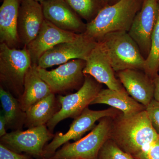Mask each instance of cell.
<instances>
[{
	"label": "cell",
	"instance_id": "6da1fadb",
	"mask_svg": "<svg viewBox=\"0 0 159 159\" xmlns=\"http://www.w3.org/2000/svg\"><path fill=\"white\" fill-rule=\"evenodd\" d=\"M159 138L145 110L130 116L122 113L113 118L110 139L133 156L148 148Z\"/></svg>",
	"mask_w": 159,
	"mask_h": 159
},
{
	"label": "cell",
	"instance_id": "7a4b0ae2",
	"mask_svg": "<svg viewBox=\"0 0 159 159\" xmlns=\"http://www.w3.org/2000/svg\"><path fill=\"white\" fill-rule=\"evenodd\" d=\"M142 3V0H120L104 6L92 21L87 23L84 33L98 42L109 33L128 32Z\"/></svg>",
	"mask_w": 159,
	"mask_h": 159
},
{
	"label": "cell",
	"instance_id": "3957f363",
	"mask_svg": "<svg viewBox=\"0 0 159 159\" xmlns=\"http://www.w3.org/2000/svg\"><path fill=\"white\" fill-rule=\"evenodd\" d=\"M32 61L25 47L11 48L0 43L1 86L19 99L24 90L25 78Z\"/></svg>",
	"mask_w": 159,
	"mask_h": 159
},
{
	"label": "cell",
	"instance_id": "277c9868",
	"mask_svg": "<svg viewBox=\"0 0 159 159\" xmlns=\"http://www.w3.org/2000/svg\"><path fill=\"white\" fill-rule=\"evenodd\" d=\"M98 42L103 46L115 72L128 69L144 71L145 58L128 32L109 33Z\"/></svg>",
	"mask_w": 159,
	"mask_h": 159
},
{
	"label": "cell",
	"instance_id": "5b68a950",
	"mask_svg": "<svg viewBox=\"0 0 159 159\" xmlns=\"http://www.w3.org/2000/svg\"><path fill=\"white\" fill-rule=\"evenodd\" d=\"M113 118L106 117L85 137L73 142H67L48 159H97L99 151L110 139Z\"/></svg>",
	"mask_w": 159,
	"mask_h": 159
},
{
	"label": "cell",
	"instance_id": "8992f818",
	"mask_svg": "<svg viewBox=\"0 0 159 159\" xmlns=\"http://www.w3.org/2000/svg\"><path fill=\"white\" fill-rule=\"evenodd\" d=\"M102 88V84L90 75L85 74L84 82L76 93L65 96H57L60 109L47 123L49 130L53 132L56 125L62 120L79 116L90 105Z\"/></svg>",
	"mask_w": 159,
	"mask_h": 159
},
{
	"label": "cell",
	"instance_id": "52a82bcc",
	"mask_svg": "<svg viewBox=\"0 0 159 159\" xmlns=\"http://www.w3.org/2000/svg\"><path fill=\"white\" fill-rule=\"evenodd\" d=\"M122 113L112 107L100 111H93L89 107H86L79 116L74 119L66 133H57L54 135L52 141L44 148L43 158H49L61 146L70 140L76 142L81 139L87 132L92 130L96 126V122L102 118H114Z\"/></svg>",
	"mask_w": 159,
	"mask_h": 159
},
{
	"label": "cell",
	"instance_id": "ba28073f",
	"mask_svg": "<svg viewBox=\"0 0 159 159\" xmlns=\"http://www.w3.org/2000/svg\"><path fill=\"white\" fill-rule=\"evenodd\" d=\"M85 65L86 61L74 59L51 70L38 66L37 70L40 77L49 85L52 93L62 94L82 86L85 79L83 70Z\"/></svg>",
	"mask_w": 159,
	"mask_h": 159
},
{
	"label": "cell",
	"instance_id": "9c48e42d",
	"mask_svg": "<svg viewBox=\"0 0 159 159\" xmlns=\"http://www.w3.org/2000/svg\"><path fill=\"white\" fill-rule=\"evenodd\" d=\"M54 136L47 125H43L8 133L1 137V144L16 153L25 152L43 158L46 143Z\"/></svg>",
	"mask_w": 159,
	"mask_h": 159
},
{
	"label": "cell",
	"instance_id": "30bf717a",
	"mask_svg": "<svg viewBox=\"0 0 159 159\" xmlns=\"http://www.w3.org/2000/svg\"><path fill=\"white\" fill-rule=\"evenodd\" d=\"M97 43L85 33H80L74 40L58 44L47 51L39 58L38 67L46 69L72 60L86 61Z\"/></svg>",
	"mask_w": 159,
	"mask_h": 159
},
{
	"label": "cell",
	"instance_id": "8fae6325",
	"mask_svg": "<svg viewBox=\"0 0 159 159\" xmlns=\"http://www.w3.org/2000/svg\"><path fill=\"white\" fill-rule=\"evenodd\" d=\"M159 14V0H142L141 9L128 33L138 45L145 59L151 48V38Z\"/></svg>",
	"mask_w": 159,
	"mask_h": 159
},
{
	"label": "cell",
	"instance_id": "7c38bea8",
	"mask_svg": "<svg viewBox=\"0 0 159 159\" xmlns=\"http://www.w3.org/2000/svg\"><path fill=\"white\" fill-rule=\"evenodd\" d=\"M83 73L90 75L108 89L127 93L120 80L116 77L115 71L101 43L97 42L86 60Z\"/></svg>",
	"mask_w": 159,
	"mask_h": 159
},
{
	"label": "cell",
	"instance_id": "4fadbf2b",
	"mask_svg": "<svg viewBox=\"0 0 159 159\" xmlns=\"http://www.w3.org/2000/svg\"><path fill=\"white\" fill-rule=\"evenodd\" d=\"M45 19L64 31L84 33L86 24L65 0H46L41 3Z\"/></svg>",
	"mask_w": 159,
	"mask_h": 159
},
{
	"label": "cell",
	"instance_id": "5bb4252c",
	"mask_svg": "<svg viewBox=\"0 0 159 159\" xmlns=\"http://www.w3.org/2000/svg\"><path fill=\"white\" fill-rule=\"evenodd\" d=\"M79 34L60 29L45 19L36 37L25 47L31 57L32 65H37L43 54L54 46L74 40Z\"/></svg>",
	"mask_w": 159,
	"mask_h": 159
},
{
	"label": "cell",
	"instance_id": "9a60e30c",
	"mask_svg": "<svg viewBox=\"0 0 159 159\" xmlns=\"http://www.w3.org/2000/svg\"><path fill=\"white\" fill-rule=\"evenodd\" d=\"M45 20L42 6L35 0H21L18 19L19 39L23 47L31 42Z\"/></svg>",
	"mask_w": 159,
	"mask_h": 159
},
{
	"label": "cell",
	"instance_id": "2e32d148",
	"mask_svg": "<svg viewBox=\"0 0 159 159\" xmlns=\"http://www.w3.org/2000/svg\"><path fill=\"white\" fill-rule=\"evenodd\" d=\"M117 76L129 95L145 107L154 99L153 80L144 71L128 69L117 72Z\"/></svg>",
	"mask_w": 159,
	"mask_h": 159
},
{
	"label": "cell",
	"instance_id": "e0dca14e",
	"mask_svg": "<svg viewBox=\"0 0 159 159\" xmlns=\"http://www.w3.org/2000/svg\"><path fill=\"white\" fill-rule=\"evenodd\" d=\"M21 0H3L0 7V43L11 48L22 45L17 31L18 19Z\"/></svg>",
	"mask_w": 159,
	"mask_h": 159
},
{
	"label": "cell",
	"instance_id": "ac0fdd59",
	"mask_svg": "<svg viewBox=\"0 0 159 159\" xmlns=\"http://www.w3.org/2000/svg\"><path fill=\"white\" fill-rule=\"evenodd\" d=\"M52 93L50 87L40 77L37 65H32L25 78L24 92L18 99L22 109L26 112Z\"/></svg>",
	"mask_w": 159,
	"mask_h": 159
},
{
	"label": "cell",
	"instance_id": "d6986e66",
	"mask_svg": "<svg viewBox=\"0 0 159 159\" xmlns=\"http://www.w3.org/2000/svg\"><path fill=\"white\" fill-rule=\"evenodd\" d=\"M104 104L121 111L125 116H130L146 109V107L129 96L109 89H102L90 105Z\"/></svg>",
	"mask_w": 159,
	"mask_h": 159
},
{
	"label": "cell",
	"instance_id": "ffe728a7",
	"mask_svg": "<svg viewBox=\"0 0 159 159\" xmlns=\"http://www.w3.org/2000/svg\"><path fill=\"white\" fill-rule=\"evenodd\" d=\"M61 106L55 94L52 93L31 106L26 111L25 125L28 128L41 125H47V123L59 111Z\"/></svg>",
	"mask_w": 159,
	"mask_h": 159
},
{
	"label": "cell",
	"instance_id": "44dd1931",
	"mask_svg": "<svg viewBox=\"0 0 159 159\" xmlns=\"http://www.w3.org/2000/svg\"><path fill=\"white\" fill-rule=\"evenodd\" d=\"M0 100L6 127L13 131L21 130L25 122L26 112L22 109L18 99L1 86Z\"/></svg>",
	"mask_w": 159,
	"mask_h": 159
},
{
	"label": "cell",
	"instance_id": "7402d4cb",
	"mask_svg": "<svg viewBox=\"0 0 159 159\" xmlns=\"http://www.w3.org/2000/svg\"><path fill=\"white\" fill-rule=\"evenodd\" d=\"M76 13L90 22L104 7L102 0H65Z\"/></svg>",
	"mask_w": 159,
	"mask_h": 159
},
{
	"label": "cell",
	"instance_id": "603a6c76",
	"mask_svg": "<svg viewBox=\"0 0 159 159\" xmlns=\"http://www.w3.org/2000/svg\"><path fill=\"white\" fill-rule=\"evenodd\" d=\"M159 68V14L151 38V48L145 59L144 72L153 80L158 75Z\"/></svg>",
	"mask_w": 159,
	"mask_h": 159
},
{
	"label": "cell",
	"instance_id": "cb8c5ba5",
	"mask_svg": "<svg viewBox=\"0 0 159 159\" xmlns=\"http://www.w3.org/2000/svg\"><path fill=\"white\" fill-rule=\"evenodd\" d=\"M97 159H135L121 149L111 139H108L99 151Z\"/></svg>",
	"mask_w": 159,
	"mask_h": 159
},
{
	"label": "cell",
	"instance_id": "d4e9b609",
	"mask_svg": "<svg viewBox=\"0 0 159 159\" xmlns=\"http://www.w3.org/2000/svg\"><path fill=\"white\" fill-rule=\"evenodd\" d=\"M152 127L159 135V102L152 99L145 109Z\"/></svg>",
	"mask_w": 159,
	"mask_h": 159
},
{
	"label": "cell",
	"instance_id": "484cf974",
	"mask_svg": "<svg viewBox=\"0 0 159 159\" xmlns=\"http://www.w3.org/2000/svg\"><path fill=\"white\" fill-rule=\"evenodd\" d=\"M133 157L135 159H159V138L148 148Z\"/></svg>",
	"mask_w": 159,
	"mask_h": 159
},
{
	"label": "cell",
	"instance_id": "4316f807",
	"mask_svg": "<svg viewBox=\"0 0 159 159\" xmlns=\"http://www.w3.org/2000/svg\"><path fill=\"white\" fill-rule=\"evenodd\" d=\"M25 155L16 153L0 144V159H29Z\"/></svg>",
	"mask_w": 159,
	"mask_h": 159
},
{
	"label": "cell",
	"instance_id": "83f0119b",
	"mask_svg": "<svg viewBox=\"0 0 159 159\" xmlns=\"http://www.w3.org/2000/svg\"><path fill=\"white\" fill-rule=\"evenodd\" d=\"M7 125L6 118L3 114L2 111L1 112V116H0V137H3L7 133H6V128Z\"/></svg>",
	"mask_w": 159,
	"mask_h": 159
},
{
	"label": "cell",
	"instance_id": "f1b7e54d",
	"mask_svg": "<svg viewBox=\"0 0 159 159\" xmlns=\"http://www.w3.org/2000/svg\"><path fill=\"white\" fill-rule=\"evenodd\" d=\"M154 85V99L159 102V75L153 79Z\"/></svg>",
	"mask_w": 159,
	"mask_h": 159
},
{
	"label": "cell",
	"instance_id": "f546056e",
	"mask_svg": "<svg viewBox=\"0 0 159 159\" xmlns=\"http://www.w3.org/2000/svg\"><path fill=\"white\" fill-rule=\"evenodd\" d=\"M104 6H111L115 3L118 2L120 0H102Z\"/></svg>",
	"mask_w": 159,
	"mask_h": 159
},
{
	"label": "cell",
	"instance_id": "4dcf8cb0",
	"mask_svg": "<svg viewBox=\"0 0 159 159\" xmlns=\"http://www.w3.org/2000/svg\"><path fill=\"white\" fill-rule=\"evenodd\" d=\"M35 1L40 3H42L43 2H44V1H45L46 0H35Z\"/></svg>",
	"mask_w": 159,
	"mask_h": 159
},
{
	"label": "cell",
	"instance_id": "1f68e13d",
	"mask_svg": "<svg viewBox=\"0 0 159 159\" xmlns=\"http://www.w3.org/2000/svg\"><path fill=\"white\" fill-rule=\"evenodd\" d=\"M47 159V158H42V159Z\"/></svg>",
	"mask_w": 159,
	"mask_h": 159
},
{
	"label": "cell",
	"instance_id": "d6a6232c",
	"mask_svg": "<svg viewBox=\"0 0 159 159\" xmlns=\"http://www.w3.org/2000/svg\"></svg>",
	"mask_w": 159,
	"mask_h": 159
}]
</instances>
